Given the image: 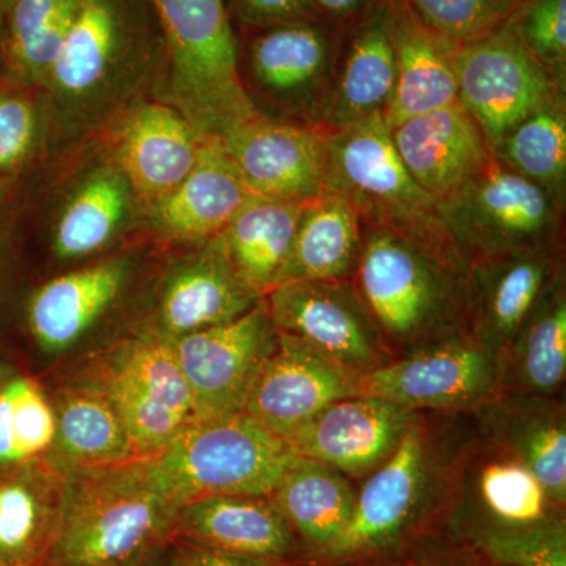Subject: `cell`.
Returning <instances> with one entry per match:
<instances>
[{
  "label": "cell",
  "instance_id": "cell-13",
  "mask_svg": "<svg viewBox=\"0 0 566 566\" xmlns=\"http://www.w3.org/2000/svg\"><path fill=\"white\" fill-rule=\"evenodd\" d=\"M263 297L279 334L356 379L394 360L353 281L282 283Z\"/></svg>",
  "mask_w": 566,
  "mask_h": 566
},
{
  "label": "cell",
  "instance_id": "cell-51",
  "mask_svg": "<svg viewBox=\"0 0 566 566\" xmlns=\"http://www.w3.org/2000/svg\"><path fill=\"white\" fill-rule=\"evenodd\" d=\"M14 374L13 367H11L9 360L0 354V386Z\"/></svg>",
  "mask_w": 566,
  "mask_h": 566
},
{
  "label": "cell",
  "instance_id": "cell-35",
  "mask_svg": "<svg viewBox=\"0 0 566 566\" xmlns=\"http://www.w3.org/2000/svg\"><path fill=\"white\" fill-rule=\"evenodd\" d=\"M301 210L303 203L251 196L221 233L238 274L262 296L281 281Z\"/></svg>",
  "mask_w": 566,
  "mask_h": 566
},
{
  "label": "cell",
  "instance_id": "cell-52",
  "mask_svg": "<svg viewBox=\"0 0 566 566\" xmlns=\"http://www.w3.org/2000/svg\"><path fill=\"white\" fill-rule=\"evenodd\" d=\"M0 566H10L9 564H7L6 560H3L2 557H0Z\"/></svg>",
  "mask_w": 566,
  "mask_h": 566
},
{
  "label": "cell",
  "instance_id": "cell-50",
  "mask_svg": "<svg viewBox=\"0 0 566 566\" xmlns=\"http://www.w3.org/2000/svg\"><path fill=\"white\" fill-rule=\"evenodd\" d=\"M13 3L14 0H0V43H2L3 29H6L7 18H9Z\"/></svg>",
  "mask_w": 566,
  "mask_h": 566
},
{
  "label": "cell",
  "instance_id": "cell-48",
  "mask_svg": "<svg viewBox=\"0 0 566 566\" xmlns=\"http://www.w3.org/2000/svg\"><path fill=\"white\" fill-rule=\"evenodd\" d=\"M147 566H188V564L182 560L177 547H174V549H167L166 547Z\"/></svg>",
  "mask_w": 566,
  "mask_h": 566
},
{
  "label": "cell",
  "instance_id": "cell-39",
  "mask_svg": "<svg viewBox=\"0 0 566 566\" xmlns=\"http://www.w3.org/2000/svg\"><path fill=\"white\" fill-rule=\"evenodd\" d=\"M51 122L46 95L0 77V181L21 177L50 153Z\"/></svg>",
  "mask_w": 566,
  "mask_h": 566
},
{
  "label": "cell",
  "instance_id": "cell-37",
  "mask_svg": "<svg viewBox=\"0 0 566 566\" xmlns=\"http://www.w3.org/2000/svg\"><path fill=\"white\" fill-rule=\"evenodd\" d=\"M494 159L510 170L566 199V96L551 98L495 144Z\"/></svg>",
  "mask_w": 566,
  "mask_h": 566
},
{
  "label": "cell",
  "instance_id": "cell-31",
  "mask_svg": "<svg viewBox=\"0 0 566 566\" xmlns=\"http://www.w3.org/2000/svg\"><path fill=\"white\" fill-rule=\"evenodd\" d=\"M271 495L292 526L305 560L316 565L345 534L357 488L329 465L296 455Z\"/></svg>",
  "mask_w": 566,
  "mask_h": 566
},
{
  "label": "cell",
  "instance_id": "cell-43",
  "mask_svg": "<svg viewBox=\"0 0 566 566\" xmlns=\"http://www.w3.org/2000/svg\"><path fill=\"white\" fill-rule=\"evenodd\" d=\"M20 178L0 181V326L20 286Z\"/></svg>",
  "mask_w": 566,
  "mask_h": 566
},
{
  "label": "cell",
  "instance_id": "cell-4",
  "mask_svg": "<svg viewBox=\"0 0 566 566\" xmlns=\"http://www.w3.org/2000/svg\"><path fill=\"white\" fill-rule=\"evenodd\" d=\"M181 506L147 460L63 475L51 566H147L175 539Z\"/></svg>",
  "mask_w": 566,
  "mask_h": 566
},
{
  "label": "cell",
  "instance_id": "cell-1",
  "mask_svg": "<svg viewBox=\"0 0 566 566\" xmlns=\"http://www.w3.org/2000/svg\"><path fill=\"white\" fill-rule=\"evenodd\" d=\"M164 62L150 0H84L43 85L50 151L98 139L123 112L153 98Z\"/></svg>",
  "mask_w": 566,
  "mask_h": 566
},
{
  "label": "cell",
  "instance_id": "cell-11",
  "mask_svg": "<svg viewBox=\"0 0 566 566\" xmlns=\"http://www.w3.org/2000/svg\"><path fill=\"white\" fill-rule=\"evenodd\" d=\"M334 29L324 20L304 21L255 35L240 71L260 114L322 129L340 51Z\"/></svg>",
  "mask_w": 566,
  "mask_h": 566
},
{
  "label": "cell",
  "instance_id": "cell-24",
  "mask_svg": "<svg viewBox=\"0 0 566 566\" xmlns=\"http://www.w3.org/2000/svg\"><path fill=\"white\" fill-rule=\"evenodd\" d=\"M395 25L397 0H374L352 22L335 63L323 132H337L376 115L385 117L397 74Z\"/></svg>",
  "mask_w": 566,
  "mask_h": 566
},
{
  "label": "cell",
  "instance_id": "cell-7",
  "mask_svg": "<svg viewBox=\"0 0 566 566\" xmlns=\"http://www.w3.org/2000/svg\"><path fill=\"white\" fill-rule=\"evenodd\" d=\"M294 457L289 442L240 412L192 420L147 463L155 482L181 506L207 495L271 494Z\"/></svg>",
  "mask_w": 566,
  "mask_h": 566
},
{
  "label": "cell",
  "instance_id": "cell-2",
  "mask_svg": "<svg viewBox=\"0 0 566 566\" xmlns=\"http://www.w3.org/2000/svg\"><path fill=\"white\" fill-rule=\"evenodd\" d=\"M472 415L417 412L400 444L357 488L352 521L315 566L395 560L447 524L453 475Z\"/></svg>",
  "mask_w": 566,
  "mask_h": 566
},
{
  "label": "cell",
  "instance_id": "cell-20",
  "mask_svg": "<svg viewBox=\"0 0 566 566\" xmlns=\"http://www.w3.org/2000/svg\"><path fill=\"white\" fill-rule=\"evenodd\" d=\"M99 139L147 207L188 177L207 137L170 104L145 98L123 112Z\"/></svg>",
  "mask_w": 566,
  "mask_h": 566
},
{
  "label": "cell",
  "instance_id": "cell-47",
  "mask_svg": "<svg viewBox=\"0 0 566 566\" xmlns=\"http://www.w3.org/2000/svg\"><path fill=\"white\" fill-rule=\"evenodd\" d=\"M465 554L468 553H461L453 546H439L411 558V566H472L471 558H469L471 556H465Z\"/></svg>",
  "mask_w": 566,
  "mask_h": 566
},
{
  "label": "cell",
  "instance_id": "cell-46",
  "mask_svg": "<svg viewBox=\"0 0 566 566\" xmlns=\"http://www.w3.org/2000/svg\"><path fill=\"white\" fill-rule=\"evenodd\" d=\"M374 0H312L323 20L334 25L352 24Z\"/></svg>",
  "mask_w": 566,
  "mask_h": 566
},
{
  "label": "cell",
  "instance_id": "cell-5",
  "mask_svg": "<svg viewBox=\"0 0 566 566\" xmlns=\"http://www.w3.org/2000/svg\"><path fill=\"white\" fill-rule=\"evenodd\" d=\"M166 51L153 98L181 112L208 139H223L260 112L245 92L226 0H150Z\"/></svg>",
  "mask_w": 566,
  "mask_h": 566
},
{
  "label": "cell",
  "instance_id": "cell-3",
  "mask_svg": "<svg viewBox=\"0 0 566 566\" xmlns=\"http://www.w3.org/2000/svg\"><path fill=\"white\" fill-rule=\"evenodd\" d=\"M363 238L354 289L394 359L468 335L458 253L381 227Z\"/></svg>",
  "mask_w": 566,
  "mask_h": 566
},
{
  "label": "cell",
  "instance_id": "cell-27",
  "mask_svg": "<svg viewBox=\"0 0 566 566\" xmlns=\"http://www.w3.org/2000/svg\"><path fill=\"white\" fill-rule=\"evenodd\" d=\"M390 132L406 169L438 205L493 159L485 134L458 102L409 118Z\"/></svg>",
  "mask_w": 566,
  "mask_h": 566
},
{
  "label": "cell",
  "instance_id": "cell-41",
  "mask_svg": "<svg viewBox=\"0 0 566 566\" xmlns=\"http://www.w3.org/2000/svg\"><path fill=\"white\" fill-rule=\"evenodd\" d=\"M428 28L460 44L490 35L523 0H401Z\"/></svg>",
  "mask_w": 566,
  "mask_h": 566
},
{
  "label": "cell",
  "instance_id": "cell-6",
  "mask_svg": "<svg viewBox=\"0 0 566 566\" xmlns=\"http://www.w3.org/2000/svg\"><path fill=\"white\" fill-rule=\"evenodd\" d=\"M324 134L323 191L344 197L364 227L397 230L458 253L438 203L406 169L382 115Z\"/></svg>",
  "mask_w": 566,
  "mask_h": 566
},
{
  "label": "cell",
  "instance_id": "cell-28",
  "mask_svg": "<svg viewBox=\"0 0 566 566\" xmlns=\"http://www.w3.org/2000/svg\"><path fill=\"white\" fill-rule=\"evenodd\" d=\"M476 433L534 472L557 505L566 504V411L560 397L497 395L472 412Z\"/></svg>",
  "mask_w": 566,
  "mask_h": 566
},
{
  "label": "cell",
  "instance_id": "cell-45",
  "mask_svg": "<svg viewBox=\"0 0 566 566\" xmlns=\"http://www.w3.org/2000/svg\"><path fill=\"white\" fill-rule=\"evenodd\" d=\"M174 542H177L175 547L188 566H282L263 558L226 553V551L212 549V547L181 542V539H174Z\"/></svg>",
  "mask_w": 566,
  "mask_h": 566
},
{
  "label": "cell",
  "instance_id": "cell-38",
  "mask_svg": "<svg viewBox=\"0 0 566 566\" xmlns=\"http://www.w3.org/2000/svg\"><path fill=\"white\" fill-rule=\"evenodd\" d=\"M55 430L54 403L39 382L11 375L0 386V472L44 463Z\"/></svg>",
  "mask_w": 566,
  "mask_h": 566
},
{
  "label": "cell",
  "instance_id": "cell-19",
  "mask_svg": "<svg viewBox=\"0 0 566 566\" xmlns=\"http://www.w3.org/2000/svg\"><path fill=\"white\" fill-rule=\"evenodd\" d=\"M221 140L252 196L305 203L324 189L323 129L260 114Z\"/></svg>",
  "mask_w": 566,
  "mask_h": 566
},
{
  "label": "cell",
  "instance_id": "cell-30",
  "mask_svg": "<svg viewBox=\"0 0 566 566\" xmlns=\"http://www.w3.org/2000/svg\"><path fill=\"white\" fill-rule=\"evenodd\" d=\"M457 51V43L424 25L397 0V74L392 98L385 112L390 129L417 115L458 102Z\"/></svg>",
  "mask_w": 566,
  "mask_h": 566
},
{
  "label": "cell",
  "instance_id": "cell-40",
  "mask_svg": "<svg viewBox=\"0 0 566 566\" xmlns=\"http://www.w3.org/2000/svg\"><path fill=\"white\" fill-rule=\"evenodd\" d=\"M464 542L494 566H566L565 516L528 526L486 528L465 536Z\"/></svg>",
  "mask_w": 566,
  "mask_h": 566
},
{
  "label": "cell",
  "instance_id": "cell-23",
  "mask_svg": "<svg viewBox=\"0 0 566 566\" xmlns=\"http://www.w3.org/2000/svg\"><path fill=\"white\" fill-rule=\"evenodd\" d=\"M357 394L354 376L303 342L279 334L243 412L286 442L327 406Z\"/></svg>",
  "mask_w": 566,
  "mask_h": 566
},
{
  "label": "cell",
  "instance_id": "cell-16",
  "mask_svg": "<svg viewBox=\"0 0 566 566\" xmlns=\"http://www.w3.org/2000/svg\"><path fill=\"white\" fill-rule=\"evenodd\" d=\"M356 386L409 411L472 415L499 395L497 354L464 335L398 357Z\"/></svg>",
  "mask_w": 566,
  "mask_h": 566
},
{
  "label": "cell",
  "instance_id": "cell-42",
  "mask_svg": "<svg viewBox=\"0 0 566 566\" xmlns=\"http://www.w3.org/2000/svg\"><path fill=\"white\" fill-rule=\"evenodd\" d=\"M506 25L535 61L566 87V0H523Z\"/></svg>",
  "mask_w": 566,
  "mask_h": 566
},
{
  "label": "cell",
  "instance_id": "cell-29",
  "mask_svg": "<svg viewBox=\"0 0 566 566\" xmlns=\"http://www.w3.org/2000/svg\"><path fill=\"white\" fill-rule=\"evenodd\" d=\"M52 403L57 430L44 463L59 474L139 460L117 409L98 386L81 378Z\"/></svg>",
  "mask_w": 566,
  "mask_h": 566
},
{
  "label": "cell",
  "instance_id": "cell-32",
  "mask_svg": "<svg viewBox=\"0 0 566 566\" xmlns=\"http://www.w3.org/2000/svg\"><path fill=\"white\" fill-rule=\"evenodd\" d=\"M499 395L560 397L566 378L565 270L499 353Z\"/></svg>",
  "mask_w": 566,
  "mask_h": 566
},
{
  "label": "cell",
  "instance_id": "cell-21",
  "mask_svg": "<svg viewBox=\"0 0 566 566\" xmlns=\"http://www.w3.org/2000/svg\"><path fill=\"white\" fill-rule=\"evenodd\" d=\"M417 412L375 395L335 401L289 439L294 455L363 482L392 455Z\"/></svg>",
  "mask_w": 566,
  "mask_h": 566
},
{
  "label": "cell",
  "instance_id": "cell-49",
  "mask_svg": "<svg viewBox=\"0 0 566 566\" xmlns=\"http://www.w3.org/2000/svg\"><path fill=\"white\" fill-rule=\"evenodd\" d=\"M344 566H411V558H395V560H367L356 562V564H345Z\"/></svg>",
  "mask_w": 566,
  "mask_h": 566
},
{
  "label": "cell",
  "instance_id": "cell-34",
  "mask_svg": "<svg viewBox=\"0 0 566 566\" xmlns=\"http://www.w3.org/2000/svg\"><path fill=\"white\" fill-rule=\"evenodd\" d=\"M363 244V222L352 205L338 193L322 191L303 203L292 252L279 285L353 281Z\"/></svg>",
  "mask_w": 566,
  "mask_h": 566
},
{
  "label": "cell",
  "instance_id": "cell-44",
  "mask_svg": "<svg viewBox=\"0 0 566 566\" xmlns=\"http://www.w3.org/2000/svg\"><path fill=\"white\" fill-rule=\"evenodd\" d=\"M233 2L240 20L259 31L293 24V22L323 20L312 0H233Z\"/></svg>",
  "mask_w": 566,
  "mask_h": 566
},
{
  "label": "cell",
  "instance_id": "cell-26",
  "mask_svg": "<svg viewBox=\"0 0 566 566\" xmlns=\"http://www.w3.org/2000/svg\"><path fill=\"white\" fill-rule=\"evenodd\" d=\"M175 539L277 565L304 558L273 495L218 494L181 505Z\"/></svg>",
  "mask_w": 566,
  "mask_h": 566
},
{
  "label": "cell",
  "instance_id": "cell-17",
  "mask_svg": "<svg viewBox=\"0 0 566 566\" xmlns=\"http://www.w3.org/2000/svg\"><path fill=\"white\" fill-rule=\"evenodd\" d=\"M565 516L534 472L504 447L476 433L458 455L447 524L465 538L486 528L528 526Z\"/></svg>",
  "mask_w": 566,
  "mask_h": 566
},
{
  "label": "cell",
  "instance_id": "cell-8",
  "mask_svg": "<svg viewBox=\"0 0 566 566\" xmlns=\"http://www.w3.org/2000/svg\"><path fill=\"white\" fill-rule=\"evenodd\" d=\"M438 207L465 266L505 253L564 251L565 202L494 156Z\"/></svg>",
  "mask_w": 566,
  "mask_h": 566
},
{
  "label": "cell",
  "instance_id": "cell-15",
  "mask_svg": "<svg viewBox=\"0 0 566 566\" xmlns=\"http://www.w3.org/2000/svg\"><path fill=\"white\" fill-rule=\"evenodd\" d=\"M277 342L264 297L233 322L170 342L191 389L193 420L243 412Z\"/></svg>",
  "mask_w": 566,
  "mask_h": 566
},
{
  "label": "cell",
  "instance_id": "cell-10",
  "mask_svg": "<svg viewBox=\"0 0 566 566\" xmlns=\"http://www.w3.org/2000/svg\"><path fill=\"white\" fill-rule=\"evenodd\" d=\"M84 155L65 172L48 212L52 260L87 263L115 252L144 229L145 203L102 139L82 144Z\"/></svg>",
  "mask_w": 566,
  "mask_h": 566
},
{
  "label": "cell",
  "instance_id": "cell-18",
  "mask_svg": "<svg viewBox=\"0 0 566 566\" xmlns=\"http://www.w3.org/2000/svg\"><path fill=\"white\" fill-rule=\"evenodd\" d=\"M145 264V251L107 253L44 282L25 307L29 334L46 356L73 352L125 303Z\"/></svg>",
  "mask_w": 566,
  "mask_h": 566
},
{
  "label": "cell",
  "instance_id": "cell-12",
  "mask_svg": "<svg viewBox=\"0 0 566 566\" xmlns=\"http://www.w3.org/2000/svg\"><path fill=\"white\" fill-rule=\"evenodd\" d=\"M148 301L142 334L178 340L248 314L263 300L238 274L221 234L199 243L172 245Z\"/></svg>",
  "mask_w": 566,
  "mask_h": 566
},
{
  "label": "cell",
  "instance_id": "cell-14",
  "mask_svg": "<svg viewBox=\"0 0 566 566\" xmlns=\"http://www.w3.org/2000/svg\"><path fill=\"white\" fill-rule=\"evenodd\" d=\"M457 80L458 103L485 134L491 151L513 126L566 92L506 22L490 35L458 46Z\"/></svg>",
  "mask_w": 566,
  "mask_h": 566
},
{
  "label": "cell",
  "instance_id": "cell-22",
  "mask_svg": "<svg viewBox=\"0 0 566 566\" xmlns=\"http://www.w3.org/2000/svg\"><path fill=\"white\" fill-rule=\"evenodd\" d=\"M564 270V251L513 252L469 263L464 275L469 337L499 356Z\"/></svg>",
  "mask_w": 566,
  "mask_h": 566
},
{
  "label": "cell",
  "instance_id": "cell-9",
  "mask_svg": "<svg viewBox=\"0 0 566 566\" xmlns=\"http://www.w3.org/2000/svg\"><path fill=\"white\" fill-rule=\"evenodd\" d=\"M117 409L136 455H159L193 420L191 389L170 342L136 333L85 370Z\"/></svg>",
  "mask_w": 566,
  "mask_h": 566
},
{
  "label": "cell",
  "instance_id": "cell-25",
  "mask_svg": "<svg viewBox=\"0 0 566 566\" xmlns=\"http://www.w3.org/2000/svg\"><path fill=\"white\" fill-rule=\"evenodd\" d=\"M251 196L222 140L207 139L188 177L145 207L144 229L166 245L210 240L223 232Z\"/></svg>",
  "mask_w": 566,
  "mask_h": 566
},
{
  "label": "cell",
  "instance_id": "cell-33",
  "mask_svg": "<svg viewBox=\"0 0 566 566\" xmlns=\"http://www.w3.org/2000/svg\"><path fill=\"white\" fill-rule=\"evenodd\" d=\"M62 493L63 475L46 463L0 472V557L7 564H50Z\"/></svg>",
  "mask_w": 566,
  "mask_h": 566
},
{
  "label": "cell",
  "instance_id": "cell-36",
  "mask_svg": "<svg viewBox=\"0 0 566 566\" xmlns=\"http://www.w3.org/2000/svg\"><path fill=\"white\" fill-rule=\"evenodd\" d=\"M84 0H14L2 43L0 77L43 91Z\"/></svg>",
  "mask_w": 566,
  "mask_h": 566
}]
</instances>
